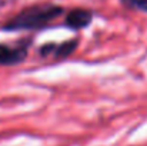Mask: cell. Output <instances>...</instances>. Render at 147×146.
<instances>
[{"label": "cell", "instance_id": "cell-4", "mask_svg": "<svg viewBox=\"0 0 147 146\" xmlns=\"http://www.w3.org/2000/svg\"><path fill=\"white\" fill-rule=\"evenodd\" d=\"M77 40H67L63 42L61 45H56V50H54V57L57 59H66L69 57L76 49H77Z\"/></svg>", "mask_w": 147, "mask_h": 146}, {"label": "cell", "instance_id": "cell-3", "mask_svg": "<svg viewBox=\"0 0 147 146\" xmlns=\"http://www.w3.org/2000/svg\"><path fill=\"white\" fill-rule=\"evenodd\" d=\"M93 20V13L87 9H73L67 13L64 24L70 29L79 30L87 27Z\"/></svg>", "mask_w": 147, "mask_h": 146}, {"label": "cell", "instance_id": "cell-1", "mask_svg": "<svg viewBox=\"0 0 147 146\" xmlns=\"http://www.w3.org/2000/svg\"><path fill=\"white\" fill-rule=\"evenodd\" d=\"M63 13V7L51 4V3H42L33 4L30 7L23 9L17 13L13 19H10L3 29L4 30H33L42 29L51 23L56 17Z\"/></svg>", "mask_w": 147, "mask_h": 146}, {"label": "cell", "instance_id": "cell-2", "mask_svg": "<svg viewBox=\"0 0 147 146\" xmlns=\"http://www.w3.org/2000/svg\"><path fill=\"white\" fill-rule=\"evenodd\" d=\"M27 50L20 46H9L0 43V66H11L23 62L26 59Z\"/></svg>", "mask_w": 147, "mask_h": 146}, {"label": "cell", "instance_id": "cell-5", "mask_svg": "<svg viewBox=\"0 0 147 146\" xmlns=\"http://www.w3.org/2000/svg\"><path fill=\"white\" fill-rule=\"evenodd\" d=\"M120 1L129 9H134V10L147 13V0H120Z\"/></svg>", "mask_w": 147, "mask_h": 146}]
</instances>
